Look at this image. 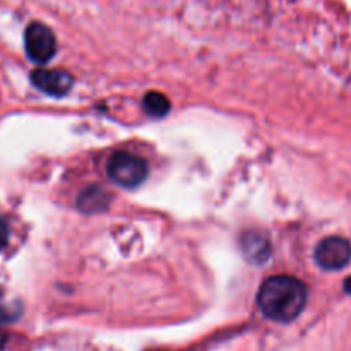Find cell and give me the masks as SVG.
<instances>
[{"label":"cell","mask_w":351,"mask_h":351,"mask_svg":"<svg viewBox=\"0 0 351 351\" xmlns=\"http://www.w3.org/2000/svg\"><path fill=\"white\" fill-rule=\"evenodd\" d=\"M307 304V287L293 276H271L257 293V305L267 319L291 322Z\"/></svg>","instance_id":"6da1fadb"},{"label":"cell","mask_w":351,"mask_h":351,"mask_svg":"<svg viewBox=\"0 0 351 351\" xmlns=\"http://www.w3.org/2000/svg\"><path fill=\"white\" fill-rule=\"evenodd\" d=\"M108 177L115 182L117 185L125 189H136L147 178L149 168L147 163L137 154L129 153V151H119L112 154L106 165Z\"/></svg>","instance_id":"7a4b0ae2"},{"label":"cell","mask_w":351,"mask_h":351,"mask_svg":"<svg viewBox=\"0 0 351 351\" xmlns=\"http://www.w3.org/2000/svg\"><path fill=\"white\" fill-rule=\"evenodd\" d=\"M27 57L36 64H47L57 51V40L50 27L41 23H31L24 33Z\"/></svg>","instance_id":"3957f363"},{"label":"cell","mask_w":351,"mask_h":351,"mask_svg":"<svg viewBox=\"0 0 351 351\" xmlns=\"http://www.w3.org/2000/svg\"><path fill=\"white\" fill-rule=\"evenodd\" d=\"M314 257L322 269H343L351 261V243L343 237H328L319 243Z\"/></svg>","instance_id":"277c9868"},{"label":"cell","mask_w":351,"mask_h":351,"mask_svg":"<svg viewBox=\"0 0 351 351\" xmlns=\"http://www.w3.org/2000/svg\"><path fill=\"white\" fill-rule=\"evenodd\" d=\"M31 81L40 91L47 93L50 96H65L71 91L74 79L69 72L62 69H34L31 74Z\"/></svg>","instance_id":"5b68a950"},{"label":"cell","mask_w":351,"mask_h":351,"mask_svg":"<svg viewBox=\"0 0 351 351\" xmlns=\"http://www.w3.org/2000/svg\"><path fill=\"white\" fill-rule=\"evenodd\" d=\"M240 245H242V252L247 257V261L254 264H264L271 256L269 240L259 232L243 233Z\"/></svg>","instance_id":"8992f818"},{"label":"cell","mask_w":351,"mask_h":351,"mask_svg":"<svg viewBox=\"0 0 351 351\" xmlns=\"http://www.w3.org/2000/svg\"><path fill=\"white\" fill-rule=\"evenodd\" d=\"M108 206H110V195L106 194L101 187H98V185L86 187L77 197V208L81 209L82 213H88V215L106 211Z\"/></svg>","instance_id":"52a82bcc"},{"label":"cell","mask_w":351,"mask_h":351,"mask_svg":"<svg viewBox=\"0 0 351 351\" xmlns=\"http://www.w3.org/2000/svg\"><path fill=\"white\" fill-rule=\"evenodd\" d=\"M144 110L149 113L151 117H165L168 112H170L171 105H170V99L163 95V93H158V91H151L144 96Z\"/></svg>","instance_id":"ba28073f"},{"label":"cell","mask_w":351,"mask_h":351,"mask_svg":"<svg viewBox=\"0 0 351 351\" xmlns=\"http://www.w3.org/2000/svg\"><path fill=\"white\" fill-rule=\"evenodd\" d=\"M21 314V304L14 300H7L2 293H0V324H9V322L16 321Z\"/></svg>","instance_id":"9c48e42d"},{"label":"cell","mask_w":351,"mask_h":351,"mask_svg":"<svg viewBox=\"0 0 351 351\" xmlns=\"http://www.w3.org/2000/svg\"><path fill=\"white\" fill-rule=\"evenodd\" d=\"M7 242H9V226L5 219L0 218V250L7 245Z\"/></svg>","instance_id":"30bf717a"},{"label":"cell","mask_w":351,"mask_h":351,"mask_svg":"<svg viewBox=\"0 0 351 351\" xmlns=\"http://www.w3.org/2000/svg\"><path fill=\"white\" fill-rule=\"evenodd\" d=\"M345 290H346V291H348V293L351 295V276L348 278V280H346V281H345Z\"/></svg>","instance_id":"8fae6325"},{"label":"cell","mask_w":351,"mask_h":351,"mask_svg":"<svg viewBox=\"0 0 351 351\" xmlns=\"http://www.w3.org/2000/svg\"><path fill=\"white\" fill-rule=\"evenodd\" d=\"M3 345H5V336H3V332L0 331V351H2Z\"/></svg>","instance_id":"7c38bea8"}]
</instances>
